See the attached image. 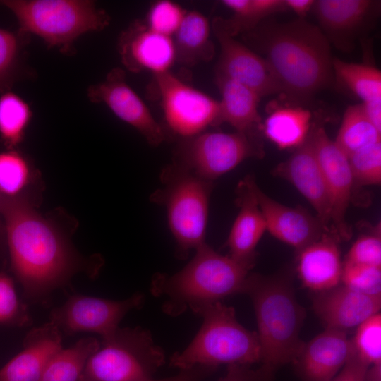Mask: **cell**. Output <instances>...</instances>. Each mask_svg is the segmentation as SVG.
Here are the masks:
<instances>
[{
  "mask_svg": "<svg viewBox=\"0 0 381 381\" xmlns=\"http://www.w3.org/2000/svg\"><path fill=\"white\" fill-rule=\"evenodd\" d=\"M1 214L11 269L27 297L46 296L78 270V259L68 242L26 198L3 196Z\"/></svg>",
  "mask_w": 381,
  "mask_h": 381,
  "instance_id": "6da1fadb",
  "label": "cell"
},
{
  "mask_svg": "<svg viewBox=\"0 0 381 381\" xmlns=\"http://www.w3.org/2000/svg\"><path fill=\"white\" fill-rule=\"evenodd\" d=\"M253 29L255 44L265 55L282 93L306 99L332 84L330 45L318 26L297 19L269 20Z\"/></svg>",
  "mask_w": 381,
  "mask_h": 381,
  "instance_id": "7a4b0ae2",
  "label": "cell"
},
{
  "mask_svg": "<svg viewBox=\"0 0 381 381\" xmlns=\"http://www.w3.org/2000/svg\"><path fill=\"white\" fill-rule=\"evenodd\" d=\"M250 298L261 349L260 381H272L279 368L294 363L305 343L300 332L306 316L286 276L248 274L243 292Z\"/></svg>",
  "mask_w": 381,
  "mask_h": 381,
  "instance_id": "3957f363",
  "label": "cell"
},
{
  "mask_svg": "<svg viewBox=\"0 0 381 381\" xmlns=\"http://www.w3.org/2000/svg\"><path fill=\"white\" fill-rule=\"evenodd\" d=\"M250 270L229 255L218 253L205 242L178 272L155 275L150 291L155 296L165 298L162 310L166 314L178 316L187 308L192 310L242 293Z\"/></svg>",
  "mask_w": 381,
  "mask_h": 381,
  "instance_id": "277c9868",
  "label": "cell"
},
{
  "mask_svg": "<svg viewBox=\"0 0 381 381\" xmlns=\"http://www.w3.org/2000/svg\"><path fill=\"white\" fill-rule=\"evenodd\" d=\"M202 323L190 344L170 358V365L181 370L196 365L217 368L221 364L248 365L258 363L261 349L258 334L241 325L233 307L221 301L191 310Z\"/></svg>",
  "mask_w": 381,
  "mask_h": 381,
  "instance_id": "5b68a950",
  "label": "cell"
},
{
  "mask_svg": "<svg viewBox=\"0 0 381 381\" xmlns=\"http://www.w3.org/2000/svg\"><path fill=\"white\" fill-rule=\"evenodd\" d=\"M18 24V30L41 38L48 48L64 54L75 52L81 35L104 30L110 16L90 0H0Z\"/></svg>",
  "mask_w": 381,
  "mask_h": 381,
  "instance_id": "8992f818",
  "label": "cell"
},
{
  "mask_svg": "<svg viewBox=\"0 0 381 381\" xmlns=\"http://www.w3.org/2000/svg\"><path fill=\"white\" fill-rule=\"evenodd\" d=\"M160 179L162 186L151 194L150 201L165 207L176 254L183 259L190 250L205 243L214 183L174 163L162 169Z\"/></svg>",
  "mask_w": 381,
  "mask_h": 381,
  "instance_id": "52a82bcc",
  "label": "cell"
},
{
  "mask_svg": "<svg viewBox=\"0 0 381 381\" xmlns=\"http://www.w3.org/2000/svg\"><path fill=\"white\" fill-rule=\"evenodd\" d=\"M164 362V351L149 330L119 327L90 356L78 381H143Z\"/></svg>",
  "mask_w": 381,
  "mask_h": 381,
  "instance_id": "ba28073f",
  "label": "cell"
},
{
  "mask_svg": "<svg viewBox=\"0 0 381 381\" xmlns=\"http://www.w3.org/2000/svg\"><path fill=\"white\" fill-rule=\"evenodd\" d=\"M262 156L255 135L241 132H203L183 139L176 150L174 164L213 182L250 157Z\"/></svg>",
  "mask_w": 381,
  "mask_h": 381,
  "instance_id": "9c48e42d",
  "label": "cell"
},
{
  "mask_svg": "<svg viewBox=\"0 0 381 381\" xmlns=\"http://www.w3.org/2000/svg\"><path fill=\"white\" fill-rule=\"evenodd\" d=\"M155 82L166 123L176 135L192 138L222 123L219 101L170 71L155 75Z\"/></svg>",
  "mask_w": 381,
  "mask_h": 381,
  "instance_id": "30bf717a",
  "label": "cell"
},
{
  "mask_svg": "<svg viewBox=\"0 0 381 381\" xmlns=\"http://www.w3.org/2000/svg\"><path fill=\"white\" fill-rule=\"evenodd\" d=\"M143 303L144 296L140 293L119 301L74 295L52 311L50 322L68 335L92 332L106 340L113 336L123 317Z\"/></svg>",
  "mask_w": 381,
  "mask_h": 381,
  "instance_id": "8fae6325",
  "label": "cell"
},
{
  "mask_svg": "<svg viewBox=\"0 0 381 381\" xmlns=\"http://www.w3.org/2000/svg\"><path fill=\"white\" fill-rule=\"evenodd\" d=\"M310 135L328 193L332 234L339 241L349 240L351 231L346 214L354 183L348 157L330 139L323 127L314 128Z\"/></svg>",
  "mask_w": 381,
  "mask_h": 381,
  "instance_id": "7c38bea8",
  "label": "cell"
},
{
  "mask_svg": "<svg viewBox=\"0 0 381 381\" xmlns=\"http://www.w3.org/2000/svg\"><path fill=\"white\" fill-rule=\"evenodd\" d=\"M87 95L92 103L104 104L119 119L135 128L150 145L158 146L164 141L162 127L127 83L123 69H111L102 81L87 87Z\"/></svg>",
  "mask_w": 381,
  "mask_h": 381,
  "instance_id": "4fadbf2b",
  "label": "cell"
},
{
  "mask_svg": "<svg viewBox=\"0 0 381 381\" xmlns=\"http://www.w3.org/2000/svg\"><path fill=\"white\" fill-rule=\"evenodd\" d=\"M212 28L220 45L217 74L246 86L260 97L282 93L265 59L229 35L223 28L219 17L214 19Z\"/></svg>",
  "mask_w": 381,
  "mask_h": 381,
  "instance_id": "5bb4252c",
  "label": "cell"
},
{
  "mask_svg": "<svg viewBox=\"0 0 381 381\" xmlns=\"http://www.w3.org/2000/svg\"><path fill=\"white\" fill-rule=\"evenodd\" d=\"M378 5L371 0H318L312 8L328 42L350 52L358 35L378 13Z\"/></svg>",
  "mask_w": 381,
  "mask_h": 381,
  "instance_id": "9a60e30c",
  "label": "cell"
},
{
  "mask_svg": "<svg viewBox=\"0 0 381 381\" xmlns=\"http://www.w3.org/2000/svg\"><path fill=\"white\" fill-rule=\"evenodd\" d=\"M123 66L130 71H150L154 75L169 71L176 61L173 38L150 30L136 20L123 30L118 40Z\"/></svg>",
  "mask_w": 381,
  "mask_h": 381,
  "instance_id": "2e32d148",
  "label": "cell"
},
{
  "mask_svg": "<svg viewBox=\"0 0 381 381\" xmlns=\"http://www.w3.org/2000/svg\"><path fill=\"white\" fill-rule=\"evenodd\" d=\"M273 173L287 180L300 192L312 205L326 230L333 235L328 193L310 133L304 143Z\"/></svg>",
  "mask_w": 381,
  "mask_h": 381,
  "instance_id": "e0dca14e",
  "label": "cell"
},
{
  "mask_svg": "<svg viewBox=\"0 0 381 381\" xmlns=\"http://www.w3.org/2000/svg\"><path fill=\"white\" fill-rule=\"evenodd\" d=\"M254 190L267 231L297 252L325 234H331L317 217L303 207H291L278 202L265 193L256 181Z\"/></svg>",
  "mask_w": 381,
  "mask_h": 381,
  "instance_id": "ac0fdd59",
  "label": "cell"
},
{
  "mask_svg": "<svg viewBox=\"0 0 381 381\" xmlns=\"http://www.w3.org/2000/svg\"><path fill=\"white\" fill-rule=\"evenodd\" d=\"M255 183V178L248 175L238 183L236 203L239 211L226 243L228 255L250 270L255 262L257 245L267 231L254 190Z\"/></svg>",
  "mask_w": 381,
  "mask_h": 381,
  "instance_id": "d6986e66",
  "label": "cell"
},
{
  "mask_svg": "<svg viewBox=\"0 0 381 381\" xmlns=\"http://www.w3.org/2000/svg\"><path fill=\"white\" fill-rule=\"evenodd\" d=\"M313 306L326 328L345 332L379 313L381 295H367L339 284L317 292Z\"/></svg>",
  "mask_w": 381,
  "mask_h": 381,
  "instance_id": "ffe728a7",
  "label": "cell"
},
{
  "mask_svg": "<svg viewBox=\"0 0 381 381\" xmlns=\"http://www.w3.org/2000/svg\"><path fill=\"white\" fill-rule=\"evenodd\" d=\"M353 349L344 331L326 328L305 344L295 361L305 381H332L349 359Z\"/></svg>",
  "mask_w": 381,
  "mask_h": 381,
  "instance_id": "44dd1931",
  "label": "cell"
},
{
  "mask_svg": "<svg viewBox=\"0 0 381 381\" xmlns=\"http://www.w3.org/2000/svg\"><path fill=\"white\" fill-rule=\"evenodd\" d=\"M61 349V331L53 322L33 328L25 336L22 351L0 369V381H39Z\"/></svg>",
  "mask_w": 381,
  "mask_h": 381,
  "instance_id": "7402d4cb",
  "label": "cell"
},
{
  "mask_svg": "<svg viewBox=\"0 0 381 381\" xmlns=\"http://www.w3.org/2000/svg\"><path fill=\"white\" fill-rule=\"evenodd\" d=\"M338 241L325 234L298 252L297 272L304 286L320 292L339 284L343 265Z\"/></svg>",
  "mask_w": 381,
  "mask_h": 381,
  "instance_id": "603a6c76",
  "label": "cell"
},
{
  "mask_svg": "<svg viewBox=\"0 0 381 381\" xmlns=\"http://www.w3.org/2000/svg\"><path fill=\"white\" fill-rule=\"evenodd\" d=\"M216 82L221 93V122L228 123L236 131L254 134L261 118L258 106L260 97L246 86L217 74Z\"/></svg>",
  "mask_w": 381,
  "mask_h": 381,
  "instance_id": "cb8c5ba5",
  "label": "cell"
},
{
  "mask_svg": "<svg viewBox=\"0 0 381 381\" xmlns=\"http://www.w3.org/2000/svg\"><path fill=\"white\" fill-rule=\"evenodd\" d=\"M172 38L176 61L184 66L208 61L214 56V47L210 40L208 19L198 11H187Z\"/></svg>",
  "mask_w": 381,
  "mask_h": 381,
  "instance_id": "d4e9b609",
  "label": "cell"
},
{
  "mask_svg": "<svg viewBox=\"0 0 381 381\" xmlns=\"http://www.w3.org/2000/svg\"><path fill=\"white\" fill-rule=\"evenodd\" d=\"M311 114L300 107L275 109L266 119L265 136L282 150L298 147L306 140L310 128Z\"/></svg>",
  "mask_w": 381,
  "mask_h": 381,
  "instance_id": "484cf974",
  "label": "cell"
},
{
  "mask_svg": "<svg viewBox=\"0 0 381 381\" xmlns=\"http://www.w3.org/2000/svg\"><path fill=\"white\" fill-rule=\"evenodd\" d=\"M99 346L97 339L86 337L62 349L49 361L39 381H78L88 358Z\"/></svg>",
  "mask_w": 381,
  "mask_h": 381,
  "instance_id": "4316f807",
  "label": "cell"
},
{
  "mask_svg": "<svg viewBox=\"0 0 381 381\" xmlns=\"http://www.w3.org/2000/svg\"><path fill=\"white\" fill-rule=\"evenodd\" d=\"M380 132L365 116L361 104L346 109L336 140L337 145L347 156L380 142Z\"/></svg>",
  "mask_w": 381,
  "mask_h": 381,
  "instance_id": "83f0119b",
  "label": "cell"
},
{
  "mask_svg": "<svg viewBox=\"0 0 381 381\" xmlns=\"http://www.w3.org/2000/svg\"><path fill=\"white\" fill-rule=\"evenodd\" d=\"M32 118L30 105L20 95L11 90L0 95V138L8 150L21 143Z\"/></svg>",
  "mask_w": 381,
  "mask_h": 381,
  "instance_id": "f1b7e54d",
  "label": "cell"
},
{
  "mask_svg": "<svg viewBox=\"0 0 381 381\" xmlns=\"http://www.w3.org/2000/svg\"><path fill=\"white\" fill-rule=\"evenodd\" d=\"M30 36L0 28V95L27 75L25 47Z\"/></svg>",
  "mask_w": 381,
  "mask_h": 381,
  "instance_id": "f546056e",
  "label": "cell"
},
{
  "mask_svg": "<svg viewBox=\"0 0 381 381\" xmlns=\"http://www.w3.org/2000/svg\"><path fill=\"white\" fill-rule=\"evenodd\" d=\"M222 3L234 13L230 19L219 18L223 28L232 37L251 30L267 16L286 9L284 0H224Z\"/></svg>",
  "mask_w": 381,
  "mask_h": 381,
  "instance_id": "4dcf8cb0",
  "label": "cell"
},
{
  "mask_svg": "<svg viewBox=\"0 0 381 381\" xmlns=\"http://www.w3.org/2000/svg\"><path fill=\"white\" fill-rule=\"evenodd\" d=\"M337 80L365 103L381 99V72L376 68L361 64L347 63L337 59L332 61Z\"/></svg>",
  "mask_w": 381,
  "mask_h": 381,
  "instance_id": "1f68e13d",
  "label": "cell"
},
{
  "mask_svg": "<svg viewBox=\"0 0 381 381\" xmlns=\"http://www.w3.org/2000/svg\"><path fill=\"white\" fill-rule=\"evenodd\" d=\"M30 169L25 157L16 150L0 152V193L16 197L28 184Z\"/></svg>",
  "mask_w": 381,
  "mask_h": 381,
  "instance_id": "d6a6232c",
  "label": "cell"
},
{
  "mask_svg": "<svg viewBox=\"0 0 381 381\" xmlns=\"http://www.w3.org/2000/svg\"><path fill=\"white\" fill-rule=\"evenodd\" d=\"M353 345L370 366L381 365V315L376 313L358 326Z\"/></svg>",
  "mask_w": 381,
  "mask_h": 381,
  "instance_id": "836d02e7",
  "label": "cell"
},
{
  "mask_svg": "<svg viewBox=\"0 0 381 381\" xmlns=\"http://www.w3.org/2000/svg\"><path fill=\"white\" fill-rule=\"evenodd\" d=\"M353 183L378 185L381 181V141L348 157Z\"/></svg>",
  "mask_w": 381,
  "mask_h": 381,
  "instance_id": "e575fe53",
  "label": "cell"
},
{
  "mask_svg": "<svg viewBox=\"0 0 381 381\" xmlns=\"http://www.w3.org/2000/svg\"><path fill=\"white\" fill-rule=\"evenodd\" d=\"M30 322L28 308L18 298L12 279L0 272V325L23 327Z\"/></svg>",
  "mask_w": 381,
  "mask_h": 381,
  "instance_id": "d590c367",
  "label": "cell"
},
{
  "mask_svg": "<svg viewBox=\"0 0 381 381\" xmlns=\"http://www.w3.org/2000/svg\"><path fill=\"white\" fill-rule=\"evenodd\" d=\"M186 13L176 2L169 0L157 1L149 8L145 23L150 30L173 37Z\"/></svg>",
  "mask_w": 381,
  "mask_h": 381,
  "instance_id": "8d00e7d4",
  "label": "cell"
},
{
  "mask_svg": "<svg viewBox=\"0 0 381 381\" xmlns=\"http://www.w3.org/2000/svg\"><path fill=\"white\" fill-rule=\"evenodd\" d=\"M342 284L360 293L381 295V267L344 262L341 277Z\"/></svg>",
  "mask_w": 381,
  "mask_h": 381,
  "instance_id": "74e56055",
  "label": "cell"
},
{
  "mask_svg": "<svg viewBox=\"0 0 381 381\" xmlns=\"http://www.w3.org/2000/svg\"><path fill=\"white\" fill-rule=\"evenodd\" d=\"M345 262L381 267L380 234L360 236L350 248Z\"/></svg>",
  "mask_w": 381,
  "mask_h": 381,
  "instance_id": "f35d334b",
  "label": "cell"
},
{
  "mask_svg": "<svg viewBox=\"0 0 381 381\" xmlns=\"http://www.w3.org/2000/svg\"><path fill=\"white\" fill-rule=\"evenodd\" d=\"M369 367L370 365L361 358L353 346L346 363L332 381H365Z\"/></svg>",
  "mask_w": 381,
  "mask_h": 381,
  "instance_id": "ab89813d",
  "label": "cell"
},
{
  "mask_svg": "<svg viewBox=\"0 0 381 381\" xmlns=\"http://www.w3.org/2000/svg\"><path fill=\"white\" fill-rule=\"evenodd\" d=\"M217 370L216 368L206 365H196L190 369L181 370L177 375L164 379H149L143 381H202Z\"/></svg>",
  "mask_w": 381,
  "mask_h": 381,
  "instance_id": "60d3db41",
  "label": "cell"
},
{
  "mask_svg": "<svg viewBox=\"0 0 381 381\" xmlns=\"http://www.w3.org/2000/svg\"><path fill=\"white\" fill-rule=\"evenodd\" d=\"M219 381H260V377L258 370L250 365L231 364L228 365L226 375Z\"/></svg>",
  "mask_w": 381,
  "mask_h": 381,
  "instance_id": "b9f144b4",
  "label": "cell"
},
{
  "mask_svg": "<svg viewBox=\"0 0 381 381\" xmlns=\"http://www.w3.org/2000/svg\"><path fill=\"white\" fill-rule=\"evenodd\" d=\"M361 104L367 118L381 132V99Z\"/></svg>",
  "mask_w": 381,
  "mask_h": 381,
  "instance_id": "7bdbcfd3",
  "label": "cell"
},
{
  "mask_svg": "<svg viewBox=\"0 0 381 381\" xmlns=\"http://www.w3.org/2000/svg\"><path fill=\"white\" fill-rule=\"evenodd\" d=\"M286 9L294 11L300 17H303L313 8L314 0H284Z\"/></svg>",
  "mask_w": 381,
  "mask_h": 381,
  "instance_id": "ee69618b",
  "label": "cell"
},
{
  "mask_svg": "<svg viewBox=\"0 0 381 381\" xmlns=\"http://www.w3.org/2000/svg\"><path fill=\"white\" fill-rule=\"evenodd\" d=\"M365 381H381V365L369 367Z\"/></svg>",
  "mask_w": 381,
  "mask_h": 381,
  "instance_id": "f6af8a7d",
  "label": "cell"
},
{
  "mask_svg": "<svg viewBox=\"0 0 381 381\" xmlns=\"http://www.w3.org/2000/svg\"><path fill=\"white\" fill-rule=\"evenodd\" d=\"M2 200H3V196L0 193V215L1 214ZM4 237H5L4 225L2 224L1 218H0V241L4 240Z\"/></svg>",
  "mask_w": 381,
  "mask_h": 381,
  "instance_id": "bcb514c9",
  "label": "cell"
}]
</instances>
